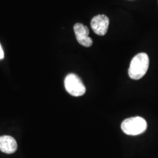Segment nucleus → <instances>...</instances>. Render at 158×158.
Instances as JSON below:
<instances>
[{
  "mask_svg": "<svg viewBox=\"0 0 158 158\" xmlns=\"http://www.w3.org/2000/svg\"><path fill=\"white\" fill-rule=\"evenodd\" d=\"M149 65V56L146 53H140L132 59L128 74L132 79L139 80L147 73Z\"/></svg>",
  "mask_w": 158,
  "mask_h": 158,
  "instance_id": "nucleus-1",
  "label": "nucleus"
},
{
  "mask_svg": "<svg viewBox=\"0 0 158 158\" xmlns=\"http://www.w3.org/2000/svg\"><path fill=\"white\" fill-rule=\"evenodd\" d=\"M122 130L129 135H138L143 133L147 128V121L141 116L126 118L121 124Z\"/></svg>",
  "mask_w": 158,
  "mask_h": 158,
  "instance_id": "nucleus-2",
  "label": "nucleus"
},
{
  "mask_svg": "<svg viewBox=\"0 0 158 158\" xmlns=\"http://www.w3.org/2000/svg\"><path fill=\"white\" fill-rule=\"evenodd\" d=\"M64 86L67 92L74 97L84 95L86 92V87L82 81L76 74L70 73L64 79Z\"/></svg>",
  "mask_w": 158,
  "mask_h": 158,
  "instance_id": "nucleus-3",
  "label": "nucleus"
},
{
  "mask_svg": "<svg viewBox=\"0 0 158 158\" xmlns=\"http://www.w3.org/2000/svg\"><path fill=\"white\" fill-rule=\"evenodd\" d=\"M109 19L105 15H98L91 21V27L97 35L103 36L107 33Z\"/></svg>",
  "mask_w": 158,
  "mask_h": 158,
  "instance_id": "nucleus-4",
  "label": "nucleus"
},
{
  "mask_svg": "<svg viewBox=\"0 0 158 158\" xmlns=\"http://www.w3.org/2000/svg\"><path fill=\"white\" fill-rule=\"evenodd\" d=\"M74 31L76 39L81 45L84 47H90L93 43L91 37H89V29L82 23H78L74 26Z\"/></svg>",
  "mask_w": 158,
  "mask_h": 158,
  "instance_id": "nucleus-5",
  "label": "nucleus"
},
{
  "mask_svg": "<svg viewBox=\"0 0 158 158\" xmlns=\"http://www.w3.org/2000/svg\"><path fill=\"white\" fill-rule=\"evenodd\" d=\"M17 142L10 135L0 137V150L4 153L13 154L17 150Z\"/></svg>",
  "mask_w": 158,
  "mask_h": 158,
  "instance_id": "nucleus-6",
  "label": "nucleus"
},
{
  "mask_svg": "<svg viewBox=\"0 0 158 158\" xmlns=\"http://www.w3.org/2000/svg\"><path fill=\"white\" fill-rule=\"evenodd\" d=\"M4 56H5V54H4V51H3L2 48L1 44H0V60H1V59H3Z\"/></svg>",
  "mask_w": 158,
  "mask_h": 158,
  "instance_id": "nucleus-7",
  "label": "nucleus"
}]
</instances>
